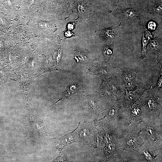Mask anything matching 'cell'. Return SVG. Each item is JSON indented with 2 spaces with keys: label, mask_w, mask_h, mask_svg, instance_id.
Instances as JSON below:
<instances>
[{
  "label": "cell",
  "mask_w": 162,
  "mask_h": 162,
  "mask_svg": "<svg viewBox=\"0 0 162 162\" xmlns=\"http://www.w3.org/2000/svg\"><path fill=\"white\" fill-rule=\"evenodd\" d=\"M79 86L78 84L73 83L70 84L66 88V90L63 93L62 96L56 102V103L60 100L69 98L74 94L78 92Z\"/></svg>",
  "instance_id": "1"
},
{
  "label": "cell",
  "mask_w": 162,
  "mask_h": 162,
  "mask_svg": "<svg viewBox=\"0 0 162 162\" xmlns=\"http://www.w3.org/2000/svg\"><path fill=\"white\" fill-rule=\"evenodd\" d=\"M75 130L73 132L66 134L59 139L60 144L62 147H65L76 142Z\"/></svg>",
  "instance_id": "2"
},
{
  "label": "cell",
  "mask_w": 162,
  "mask_h": 162,
  "mask_svg": "<svg viewBox=\"0 0 162 162\" xmlns=\"http://www.w3.org/2000/svg\"><path fill=\"white\" fill-rule=\"evenodd\" d=\"M31 80H28L21 81L19 83V85L22 88L23 92L24 95H25L26 102L27 103L28 101V92L31 86Z\"/></svg>",
  "instance_id": "3"
},
{
  "label": "cell",
  "mask_w": 162,
  "mask_h": 162,
  "mask_svg": "<svg viewBox=\"0 0 162 162\" xmlns=\"http://www.w3.org/2000/svg\"><path fill=\"white\" fill-rule=\"evenodd\" d=\"M147 36H148L147 38H145L144 35L143 38L142 54L143 56L144 57H145L146 56L147 45L150 39V37L149 36H148V35H147Z\"/></svg>",
  "instance_id": "4"
},
{
  "label": "cell",
  "mask_w": 162,
  "mask_h": 162,
  "mask_svg": "<svg viewBox=\"0 0 162 162\" xmlns=\"http://www.w3.org/2000/svg\"><path fill=\"white\" fill-rule=\"evenodd\" d=\"M123 14L126 17L128 18L133 17L135 15V12L132 9H127L124 11L123 12Z\"/></svg>",
  "instance_id": "5"
},
{
  "label": "cell",
  "mask_w": 162,
  "mask_h": 162,
  "mask_svg": "<svg viewBox=\"0 0 162 162\" xmlns=\"http://www.w3.org/2000/svg\"><path fill=\"white\" fill-rule=\"evenodd\" d=\"M105 34L108 38H113L115 36V33L112 29H108L105 31Z\"/></svg>",
  "instance_id": "6"
},
{
  "label": "cell",
  "mask_w": 162,
  "mask_h": 162,
  "mask_svg": "<svg viewBox=\"0 0 162 162\" xmlns=\"http://www.w3.org/2000/svg\"><path fill=\"white\" fill-rule=\"evenodd\" d=\"M151 10L153 12L160 13L161 12L162 7L161 5H158L155 6L153 8H152Z\"/></svg>",
  "instance_id": "7"
},
{
  "label": "cell",
  "mask_w": 162,
  "mask_h": 162,
  "mask_svg": "<svg viewBox=\"0 0 162 162\" xmlns=\"http://www.w3.org/2000/svg\"><path fill=\"white\" fill-rule=\"evenodd\" d=\"M149 29L151 30H154L156 28V25L155 23L153 22H150L148 24Z\"/></svg>",
  "instance_id": "8"
},
{
  "label": "cell",
  "mask_w": 162,
  "mask_h": 162,
  "mask_svg": "<svg viewBox=\"0 0 162 162\" xmlns=\"http://www.w3.org/2000/svg\"><path fill=\"white\" fill-rule=\"evenodd\" d=\"M62 53V50L60 49H59L58 51L57 56V64H59L61 57Z\"/></svg>",
  "instance_id": "9"
},
{
  "label": "cell",
  "mask_w": 162,
  "mask_h": 162,
  "mask_svg": "<svg viewBox=\"0 0 162 162\" xmlns=\"http://www.w3.org/2000/svg\"><path fill=\"white\" fill-rule=\"evenodd\" d=\"M156 41H153L152 42V47H153V49H157L158 48V46H159L158 43H156Z\"/></svg>",
  "instance_id": "10"
},
{
  "label": "cell",
  "mask_w": 162,
  "mask_h": 162,
  "mask_svg": "<svg viewBox=\"0 0 162 162\" xmlns=\"http://www.w3.org/2000/svg\"><path fill=\"white\" fill-rule=\"evenodd\" d=\"M162 83V77L160 78L159 80L158 84V87H160L161 86Z\"/></svg>",
  "instance_id": "11"
},
{
  "label": "cell",
  "mask_w": 162,
  "mask_h": 162,
  "mask_svg": "<svg viewBox=\"0 0 162 162\" xmlns=\"http://www.w3.org/2000/svg\"><path fill=\"white\" fill-rule=\"evenodd\" d=\"M148 104L149 106L151 107L153 106V105L154 104V102L153 101H152L151 100H150L149 102H148Z\"/></svg>",
  "instance_id": "12"
},
{
  "label": "cell",
  "mask_w": 162,
  "mask_h": 162,
  "mask_svg": "<svg viewBox=\"0 0 162 162\" xmlns=\"http://www.w3.org/2000/svg\"><path fill=\"white\" fill-rule=\"evenodd\" d=\"M115 112V110L114 109H113L110 111L109 113L110 115H111V116H113Z\"/></svg>",
  "instance_id": "13"
},
{
  "label": "cell",
  "mask_w": 162,
  "mask_h": 162,
  "mask_svg": "<svg viewBox=\"0 0 162 162\" xmlns=\"http://www.w3.org/2000/svg\"><path fill=\"white\" fill-rule=\"evenodd\" d=\"M68 28L69 29H71V30H72L73 28V25H72V24H69L68 26Z\"/></svg>",
  "instance_id": "14"
}]
</instances>
